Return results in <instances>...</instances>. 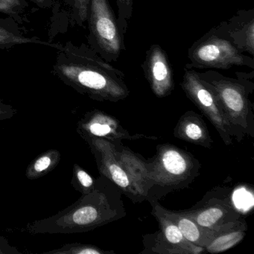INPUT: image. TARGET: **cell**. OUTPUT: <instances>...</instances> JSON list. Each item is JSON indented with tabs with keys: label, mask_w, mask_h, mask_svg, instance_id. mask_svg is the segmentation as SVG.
Listing matches in <instances>:
<instances>
[{
	"label": "cell",
	"mask_w": 254,
	"mask_h": 254,
	"mask_svg": "<svg viewBox=\"0 0 254 254\" xmlns=\"http://www.w3.org/2000/svg\"><path fill=\"white\" fill-rule=\"evenodd\" d=\"M53 73L64 84L98 102H118L130 95L124 72L87 44L67 42L58 50Z\"/></svg>",
	"instance_id": "1"
},
{
	"label": "cell",
	"mask_w": 254,
	"mask_h": 254,
	"mask_svg": "<svg viewBox=\"0 0 254 254\" xmlns=\"http://www.w3.org/2000/svg\"><path fill=\"white\" fill-rule=\"evenodd\" d=\"M123 194L114 183L100 175L92 192L81 194L75 203L53 216L29 223L24 231L32 235L92 231L126 216Z\"/></svg>",
	"instance_id": "2"
},
{
	"label": "cell",
	"mask_w": 254,
	"mask_h": 254,
	"mask_svg": "<svg viewBox=\"0 0 254 254\" xmlns=\"http://www.w3.org/2000/svg\"><path fill=\"white\" fill-rule=\"evenodd\" d=\"M254 72L249 75L237 72V78L214 70L197 72L213 93L238 142H242L246 136L254 137V104L250 98L254 91Z\"/></svg>",
	"instance_id": "3"
},
{
	"label": "cell",
	"mask_w": 254,
	"mask_h": 254,
	"mask_svg": "<svg viewBox=\"0 0 254 254\" xmlns=\"http://www.w3.org/2000/svg\"><path fill=\"white\" fill-rule=\"evenodd\" d=\"M150 159L152 188L146 200L158 201L168 193L184 190L200 175L201 164L186 150L172 144H160Z\"/></svg>",
	"instance_id": "4"
},
{
	"label": "cell",
	"mask_w": 254,
	"mask_h": 254,
	"mask_svg": "<svg viewBox=\"0 0 254 254\" xmlns=\"http://www.w3.org/2000/svg\"><path fill=\"white\" fill-rule=\"evenodd\" d=\"M87 45L108 63L117 62L126 50L124 35L108 0H90L87 14Z\"/></svg>",
	"instance_id": "5"
},
{
	"label": "cell",
	"mask_w": 254,
	"mask_h": 254,
	"mask_svg": "<svg viewBox=\"0 0 254 254\" xmlns=\"http://www.w3.org/2000/svg\"><path fill=\"white\" fill-rule=\"evenodd\" d=\"M187 69H229L235 66L254 69V58L241 53L214 28L193 43L189 49Z\"/></svg>",
	"instance_id": "6"
},
{
	"label": "cell",
	"mask_w": 254,
	"mask_h": 254,
	"mask_svg": "<svg viewBox=\"0 0 254 254\" xmlns=\"http://www.w3.org/2000/svg\"><path fill=\"white\" fill-rule=\"evenodd\" d=\"M183 212L201 227L218 233L247 224L232 200L229 188L210 190L194 206Z\"/></svg>",
	"instance_id": "7"
},
{
	"label": "cell",
	"mask_w": 254,
	"mask_h": 254,
	"mask_svg": "<svg viewBox=\"0 0 254 254\" xmlns=\"http://www.w3.org/2000/svg\"><path fill=\"white\" fill-rule=\"evenodd\" d=\"M181 87L187 97L214 126L224 145L227 146L233 145V130L212 90L200 79L197 72L184 67Z\"/></svg>",
	"instance_id": "8"
},
{
	"label": "cell",
	"mask_w": 254,
	"mask_h": 254,
	"mask_svg": "<svg viewBox=\"0 0 254 254\" xmlns=\"http://www.w3.org/2000/svg\"><path fill=\"white\" fill-rule=\"evenodd\" d=\"M94 157L99 173L114 183L133 203L143 202L113 150L112 142L102 138L81 136Z\"/></svg>",
	"instance_id": "9"
},
{
	"label": "cell",
	"mask_w": 254,
	"mask_h": 254,
	"mask_svg": "<svg viewBox=\"0 0 254 254\" xmlns=\"http://www.w3.org/2000/svg\"><path fill=\"white\" fill-rule=\"evenodd\" d=\"M77 132L80 136H94L109 141H134L140 139H157L154 136L131 134L116 117L105 111L93 109L86 113L77 123Z\"/></svg>",
	"instance_id": "10"
},
{
	"label": "cell",
	"mask_w": 254,
	"mask_h": 254,
	"mask_svg": "<svg viewBox=\"0 0 254 254\" xmlns=\"http://www.w3.org/2000/svg\"><path fill=\"white\" fill-rule=\"evenodd\" d=\"M145 79L157 98L170 96L175 89L173 69L166 52L159 44H152L141 64Z\"/></svg>",
	"instance_id": "11"
},
{
	"label": "cell",
	"mask_w": 254,
	"mask_h": 254,
	"mask_svg": "<svg viewBox=\"0 0 254 254\" xmlns=\"http://www.w3.org/2000/svg\"><path fill=\"white\" fill-rule=\"evenodd\" d=\"M241 53L254 56V9L239 10L233 17L213 27Z\"/></svg>",
	"instance_id": "12"
},
{
	"label": "cell",
	"mask_w": 254,
	"mask_h": 254,
	"mask_svg": "<svg viewBox=\"0 0 254 254\" xmlns=\"http://www.w3.org/2000/svg\"><path fill=\"white\" fill-rule=\"evenodd\" d=\"M117 160L124 168L133 187L142 200H145L148 191L152 188L151 179V165L149 160L133 152L119 141H111Z\"/></svg>",
	"instance_id": "13"
},
{
	"label": "cell",
	"mask_w": 254,
	"mask_h": 254,
	"mask_svg": "<svg viewBox=\"0 0 254 254\" xmlns=\"http://www.w3.org/2000/svg\"><path fill=\"white\" fill-rule=\"evenodd\" d=\"M173 133L178 139L205 148L211 149L213 144L204 120L193 111H187L181 116Z\"/></svg>",
	"instance_id": "14"
},
{
	"label": "cell",
	"mask_w": 254,
	"mask_h": 254,
	"mask_svg": "<svg viewBox=\"0 0 254 254\" xmlns=\"http://www.w3.org/2000/svg\"><path fill=\"white\" fill-rule=\"evenodd\" d=\"M150 203L152 206L151 214L158 222L160 233L165 240L179 249L182 254H200L204 252V248L185 239L177 224L163 212L162 205L158 201H151Z\"/></svg>",
	"instance_id": "15"
},
{
	"label": "cell",
	"mask_w": 254,
	"mask_h": 254,
	"mask_svg": "<svg viewBox=\"0 0 254 254\" xmlns=\"http://www.w3.org/2000/svg\"><path fill=\"white\" fill-rule=\"evenodd\" d=\"M163 212L178 226L185 239L205 249L206 245L220 233L204 228L183 211L169 210L162 206Z\"/></svg>",
	"instance_id": "16"
},
{
	"label": "cell",
	"mask_w": 254,
	"mask_h": 254,
	"mask_svg": "<svg viewBox=\"0 0 254 254\" xmlns=\"http://www.w3.org/2000/svg\"><path fill=\"white\" fill-rule=\"evenodd\" d=\"M19 23L9 17L0 18V50H8L14 46L21 44H35L47 46L59 50L62 44L46 42L35 38H28L20 32Z\"/></svg>",
	"instance_id": "17"
},
{
	"label": "cell",
	"mask_w": 254,
	"mask_h": 254,
	"mask_svg": "<svg viewBox=\"0 0 254 254\" xmlns=\"http://www.w3.org/2000/svg\"><path fill=\"white\" fill-rule=\"evenodd\" d=\"M90 0H57L53 6V17L59 15L64 19L68 25L84 26L87 22Z\"/></svg>",
	"instance_id": "18"
},
{
	"label": "cell",
	"mask_w": 254,
	"mask_h": 254,
	"mask_svg": "<svg viewBox=\"0 0 254 254\" xmlns=\"http://www.w3.org/2000/svg\"><path fill=\"white\" fill-rule=\"evenodd\" d=\"M247 230L248 224L221 232L206 245L205 251L212 254L225 252L239 245L245 239Z\"/></svg>",
	"instance_id": "19"
},
{
	"label": "cell",
	"mask_w": 254,
	"mask_h": 254,
	"mask_svg": "<svg viewBox=\"0 0 254 254\" xmlns=\"http://www.w3.org/2000/svg\"><path fill=\"white\" fill-rule=\"evenodd\" d=\"M61 161L60 151L50 149L32 160L26 171V177L29 180L42 178L53 170Z\"/></svg>",
	"instance_id": "20"
},
{
	"label": "cell",
	"mask_w": 254,
	"mask_h": 254,
	"mask_svg": "<svg viewBox=\"0 0 254 254\" xmlns=\"http://www.w3.org/2000/svg\"><path fill=\"white\" fill-rule=\"evenodd\" d=\"M28 0H0V13L6 14L19 24L28 22Z\"/></svg>",
	"instance_id": "21"
},
{
	"label": "cell",
	"mask_w": 254,
	"mask_h": 254,
	"mask_svg": "<svg viewBox=\"0 0 254 254\" xmlns=\"http://www.w3.org/2000/svg\"><path fill=\"white\" fill-rule=\"evenodd\" d=\"M73 188L81 194H88L96 189V179L79 165L74 164L71 181Z\"/></svg>",
	"instance_id": "22"
},
{
	"label": "cell",
	"mask_w": 254,
	"mask_h": 254,
	"mask_svg": "<svg viewBox=\"0 0 254 254\" xmlns=\"http://www.w3.org/2000/svg\"><path fill=\"white\" fill-rule=\"evenodd\" d=\"M44 254H115L114 251H105L89 244L69 243L62 248L44 252Z\"/></svg>",
	"instance_id": "23"
},
{
	"label": "cell",
	"mask_w": 254,
	"mask_h": 254,
	"mask_svg": "<svg viewBox=\"0 0 254 254\" xmlns=\"http://www.w3.org/2000/svg\"><path fill=\"white\" fill-rule=\"evenodd\" d=\"M116 3L118 8L117 23L120 32L125 35L128 27V21L133 14V0H116Z\"/></svg>",
	"instance_id": "24"
},
{
	"label": "cell",
	"mask_w": 254,
	"mask_h": 254,
	"mask_svg": "<svg viewBox=\"0 0 254 254\" xmlns=\"http://www.w3.org/2000/svg\"><path fill=\"white\" fill-rule=\"evenodd\" d=\"M17 114V110L11 105H7L0 99V120H9Z\"/></svg>",
	"instance_id": "25"
},
{
	"label": "cell",
	"mask_w": 254,
	"mask_h": 254,
	"mask_svg": "<svg viewBox=\"0 0 254 254\" xmlns=\"http://www.w3.org/2000/svg\"><path fill=\"white\" fill-rule=\"evenodd\" d=\"M0 250L4 251L5 254H20V251L14 247L11 246L7 239H5L2 235H0Z\"/></svg>",
	"instance_id": "26"
},
{
	"label": "cell",
	"mask_w": 254,
	"mask_h": 254,
	"mask_svg": "<svg viewBox=\"0 0 254 254\" xmlns=\"http://www.w3.org/2000/svg\"><path fill=\"white\" fill-rule=\"evenodd\" d=\"M28 1L43 9H50L53 8L55 5V0H28Z\"/></svg>",
	"instance_id": "27"
}]
</instances>
